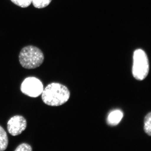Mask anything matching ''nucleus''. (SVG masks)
I'll list each match as a JSON object with an SVG mask.
<instances>
[{
    "instance_id": "nucleus-2",
    "label": "nucleus",
    "mask_w": 151,
    "mask_h": 151,
    "mask_svg": "<svg viewBox=\"0 0 151 151\" xmlns=\"http://www.w3.org/2000/svg\"><path fill=\"white\" fill-rule=\"evenodd\" d=\"M22 67L32 69L40 66L44 60V55L40 49L33 45H28L22 49L19 56Z\"/></svg>"
},
{
    "instance_id": "nucleus-4",
    "label": "nucleus",
    "mask_w": 151,
    "mask_h": 151,
    "mask_svg": "<svg viewBox=\"0 0 151 151\" xmlns=\"http://www.w3.org/2000/svg\"><path fill=\"white\" fill-rule=\"evenodd\" d=\"M43 89V85L42 81L39 78L34 76L25 78L20 86L22 93L34 98L40 96Z\"/></svg>"
},
{
    "instance_id": "nucleus-8",
    "label": "nucleus",
    "mask_w": 151,
    "mask_h": 151,
    "mask_svg": "<svg viewBox=\"0 0 151 151\" xmlns=\"http://www.w3.org/2000/svg\"><path fill=\"white\" fill-rule=\"evenodd\" d=\"M52 0H32L33 5L36 8L43 9L50 4Z\"/></svg>"
},
{
    "instance_id": "nucleus-5",
    "label": "nucleus",
    "mask_w": 151,
    "mask_h": 151,
    "mask_svg": "<svg viewBox=\"0 0 151 151\" xmlns=\"http://www.w3.org/2000/svg\"><path fill=\"white\" fill-rule=\"evenodd\" d=\"M27 127V122L23 116L16 115L13 116L7 123L9 133L13 136L20 134Z\"/></svg>"
},
{
    "instance_id": "nucleus-1",
    "label": "nucleus",
    "mask_w": 151,
    "mask_h": 151,
    "mask_svg": "<svg viewBox=\"0 0 151 151\" xmlns=\"http://www.w3.org/2000/svg\"><path fill=\"white\" fill-rule=\"evenodd\" d=\"M42 99L45 104L50 106H59L69 100L70 93L66 86L60 83H50L43 89Z\"/></svg>"
},
{
    "instance_id": "nucleus-3",
    "label": "nucleus",
    "mask_w": 151,
    "mask_h": 151,
    "mask_svg": "<svg viewBox=\"0 0 151 151\" xmlns=\"http://www.w3.org/2000/svg\"><path fill=\"white\" fill-rule=\"evenodd\" d=\"M149 71V60L147 54L142 50H137L133 56V76L137 80L142 81L146 78Z\"/></svg>"
},
{
    "instance_id": "nucleus-9",
    "label": "nucleus",
    "mask_w": 151,
    "mask_h": 151,
    "mask_svg": "<svg viewBox=\"0 0 151 151\" xmlns=\"http://www.w3.org/2000/svg\"><path fill=\"white\" fill-rule=\"evenodd\" d=\"M144 130L147 134L151 136V113L147 114L145 119Z\"/></svg>"
},
{
    "instance_id": "nucleus-10",
    "label": "nucleus",
    "mask_w": 151,
    "mask_h": 151,
    "mask_svg": "<svg viewBox=\"0 0 151 151\" xmlns=\"http://www.w3.org/2000/svg\"><path fill=\"white\" fill-rule=\"evenodd\" d=\"M16 5L20 7L27 8L32 4V0H11Z\"/></svg>"
},
{
    "instance_id": "nucleus-6",
    "label": "nucleus",
    "mask_w": 151,
    "mask_h": 151,
    "mask_svg": "<svg viewBox=\"0 0 151 151\" xmlns=\"http://www.w3.org/2000/svg\"><path fill=\"white\" fill-rule=\"evenodd\" d=\"M123 117V113L120 110H115L108 115V124L111 126H116L120 123Z\"/></svg>"
},
{
    "instance_id": "nucleus-7",
    "label": "nucleus",
    "mask_w": 151,
    "mask_h": 151,
    "mask_svg": "<svg viewBox=\"0 0 151 151\" xmlns=\"http://www.w3.org/2000/svg\"><path fill=\"white\" fill-rule=\"evenodd\" d=\"M8 144V137L6 132L4 128L0 126V151L6 150Z\"/></svg>"
},
{
    "instance_id": "nucleus-11",
    "label": "nucleus",
    "mask_w": 151,
    "mask_h": 151,
    "mask_svg": "<svg viewBox=\"0 0 151 151\" xmlns=\"http://www.w3.org/2000/svg\"><path fill=\"white\" fill-rule=\"evenodd\" d=\"M32 148L31 146L27 143H22L14 150L15 151H32Z\"/></svg>"
}]
</instances>
